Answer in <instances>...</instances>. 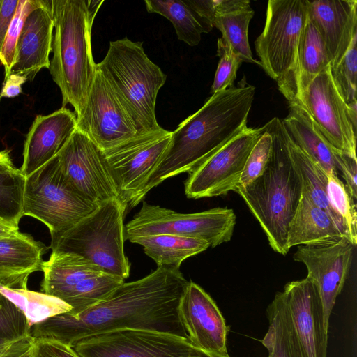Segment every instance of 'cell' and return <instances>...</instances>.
Masks as SVG:
<instances>
[{"mask_svg": "<svg viewBox=\"0 0 357 357\" xmlns=\"http://www.w3.org/2000/svg\"><path fill=\"white\" fill-rule=\"evenodd\" d=\"M188 283L179 268L158 266L142 279L124 282L106 299L77 314L66 312L34 324L31 335L70 347L87 336L123 329L153 331L188 339L178 314Z\"/></svg>", "mask_w": 357, "mask_h": 357, "instance_id": "obj_1", "label": "cell"}, {"mask_svg": "<svg viewBox=\"0 0 357 357\" xmlns=\"http://www.w3.org/2000/svg\"><path fill=\"white\" fill-rule=\"evenodd\" d=\"M215 93L172 132L168 147L137 196L133 207L165 179L190 172L247 128L255 88L243 77Z\"/></svg>", "mask_w": 357, "mask_h": 357, "instance_id": "obj_2", "label": "cell"}, {"mask_svg": "<svg viewBox=\"0 0 357 357\" xmlns=\"http://www.w3.org/2000/svg\"><path fill=\"white\" fill-rule=\"evenodd\" d=\"M104 0H52L53 56L49 70L77 117L84 108L97 68L91 47L94 19Z\"/></svg>", "mask_w": 357, "mask_h": 357, "instance_id": "obj_3", "label": "cell"}, {"mask_svg": "<svg viewBox=\"0 0 357 357\" xmlns=\"http://www.w3.org/2000/svg\"><path fill=\"white\" fill-rule=\"evenodd\" d=\"M273 139L272 153L264 172L252 183L238 186L243 198L259 222L271 248L287 255L289 225L301 197L298 175L288 148L282 120L274 117L264 125Z\"/></svg>", "mask_w": 357, "mask_h": 357, "instance_id": "obj_4", "label": "cell"}, {"mask_svg": "<svg viewBox=\"0 0 357 357\" xmlns=\"http://www.w3.org/2000/svg\"><path fill=\"white\" fill-rule=\"evenodd\" d=\"M97 68L112 87L138 135L162 127L157 121L158 93L166 75L146 55L142 43L125 37L111 41Z\"/></svg>", "mask_w": 357, "mask_h": 357, "instance_id": "obj_5", "label": "cell"}, {"mask_svg": "<svg viewBox=\"0 0 357 357\" xmlns=\"http://www.w3.org/2000/svg\"><path fill=\"white\" fill-rule=\"evenodd\" d=\"M307 17L306 0H269L264 30L255 41L259 65L277 82L289 105L303 106L298 51Z\"/></svg>", "mask_w": 357, "mask_h": 357, "instance_id": "obj_6", "label": "cell"}, {"mask_svg": "<svg viewBox=\"0 0 357 357\" xmlns=\"http://www.w3.org/2000/svg\"><path fill=\"white\" fill-rule=\"evenodd\" d=\"M126 209L117 198L102 203L72 227L51 235L52 252L81 257L103 273L126 279L130 273L124 252Z\"/></svg>", "mask_w": 357, "mask_h": 357, "instance_id": "obj_7", "label": "cell"}, {"mask_svg": "<svg viewBox=\"0 0 357 357\" xmlns=\"http://www.w3.org/2000/svg\"><path fill=\"white\" fill-rule=\"evenodd\" d=\"M98 206L71 184L58 155L26 177L23 215L44 223L51 235L72 227Z\"/></svg>", "mask_w": 357, "mask_h": 357, "instance_id": "obj_8", "label": "cell"}, {"mask_svg": "<svg viewBox=\"0 0 357 357\" xmlns=\"http://www.w3.org/2000/svg\"><path fill=\"white\" fill-rule=\"evenodd\" d=\"M234 211L215 208L179 213L142 202L140 210L124 226L125 239L158 234L176 235L206 241L214 248L231 240L236 225Z\"/></svg>", "mask_w": 357, "mask_h": 357, "instance_id": "obj_9", "label": "cell"}, {"mask_svg": "<svg viewBox=\"0 0 357 357\" xmlns=\"http://www.w3.org/2000/svg\"><path fill=\"white\" fill-rule=\"evenodd\" d=\"M171 135L172 132L161 128L103 151L119 192V200L127 208L133 207L137 196L160 162Z\"/></svg>", "mask_w": 357, "mask_h": 357, "instance_id": "obj_10", "label": "cell"}, {"mask_svg": "<svg viewBox=\"0 0 357 357\" xmlns=\"http://www.w3.org/2000/svg\"><path fill=\"white\" fill-rule=\"evenodd\" d=\"M264 132V126L247 127L189 172L185 182V195L197 199L236 192L247 158Z\"/></svg>", "mask_w": 357, "mask_h": 357, "instance_id": "obj_11", "label": "cell"}, {"mask_svg": "<svg viewBox=\"0 0 357 357\" xmlns=\"http://www.w3.org/2000/svg\"><path fill=\"white\" fill-rule=\"evenodd\" d=\"M72 347L79 357H190L194 346L172 334L123 329L85 337Z\"/></svg>", "mask_w": 357, "mask_h": 357, "instance_id": "obj_12", "label": "cell"}, {"mask_svg": "<svg viewBox=\"0 0 357 357\" xmlns=\"http://www.w3.org/2000/svg\"><path fill=\"white\" fill-rule=\"evenodd\" d=\"M58 157L67 178L86 199L98 206L119 199L103 151L85 134L76 129Z\"/></svg>", "mask_w": 357, "mask_h": 357, "instance_id": "obj_13", "label": "cell"}, {"mask_svg": "<svg viewBox=\"0 0 357 357\" xmlns=\"http://www.w3.org/2000/svg\"><path fill=\"white\" fill-rule=\"evenodd\" d=\"M303 107L328 143L337 151L356 158V131L347 104L337 91L328 66L310 83L301 96Z\"/></svg>", "mask_w": 357, "mask_h": 357, "instance_id": "obj_14", "label": "cell"}, {"mask_svg": "<svg viewBox=\"0 0 357 357\" xmlns=\"http://www.w3.org/2000/svg\"><path fill=\"white\" fill-rule=\"evenodd\" d=\"M77 130L102 151L138 135L130 118L98 68L84 108L77 117Z\"/></svg>", "mask_w": 357, "mask_h": 357, "instance_id": "obj_15", "label": "cell"}, {"mask_svg": "<svg viewBox=\"0 0 357 357\" xmlns=\"http://www.w3.org/2000/svg\"><path fill=\"white\" fill-rule=\"evenodd\" d=\"M354 248L347 238L342 237L332 242L298 245L293 255L294 261L305 266L307 277L318 289L328 329L333 308L349 273Z\"/></svg>", "mask_w": 357, "mask_h": 357, "instance_id": "obj_16", "label": "cell"}, {"mask_svg": "<svg viewBox=\"0 0 357 357\" xmlns=\"http://www.w3.org/2000/svg\"><path fill=\"white\" fill-rule=\"evenodd\" d=\"M282 293L303 357H327L328 328L315 284L306 277L288 282Z\"/></svg>", "mask_w": 357, "mask_h": 357, "instance_id": "obj_17", "label": "cell"}, {"mask_svg": "<svg viewBox=\"0 0 357 357\" xmlns=\"http://www.w3.org/2000/svg\"><path fill=\"white\" fill-rule=\"evenodd\" d=\"M178 314L188 339L194 347L228 354L227 337L229 328L215 301L197 284L188 281L179 303Z\"/></svg>", "mask_w": 357, "mask_h": 357, "instance_id": "obj_18", "label": "cell"}, {"mask_svg": "<svg viewBox=\"0 0 357 357\" xmlns=\"http://www.w3.org/2000/svg\"><path fill=\"white\" fill-rule=\"evenodd\" d=\"M53 30L52 0H37L24 20L8 76L32 81L41 69H49Z\"/></svg>", "mask_w": 357, "mask_h": 357, "instance_id": "obj_19", "label": "cell"}, {"mask_svg": "<svg viewBox=\"0 0 357 357\" xmlns=\"http://www.w3.org/2000/svg\"><path fill=\"white\" fill-rule=\"evenodd\" d=\"M77 129V116L66 107L37 115L26 135L20 168L28 176L56 156Z\"/></svg>", "mask_w": 357, "mask_h": 357, "instance_id": "obj_20", "label": "cell"}, {"mask_svg": "<svg viewBox=\"0 0 357 357\" xmlns=\"http://www.w3.org/2000/svg\"><path fill=\"white\" fill-rule=\"evenodd\" d=\"M306 1L307 14L323 39L331 68H334L357 35V1Z\"/></svg>", "mask_w": 357, "mask_h": 357, "instance_id": "obj_21", "label": "cell"}, {"mask_svg": "<svg viewBox=\"0 0 357 357\" xmlns=\"http://www.w3.org/2000/svg\"><path fill=\"white\" fill-rule=\"evenodd\" d=\"M47 248L31 235L19 232L0 238V285L27 289L29 275L42 270L43 255Z\"/></svg>", "mask_w": 357, "mask_h": 357, "instance_id": "obj_22", "label": "cell"}, {"mask_svg": "<svg viewBox=\"0 0 357 357\" xmlns=\"http://www.w3.org/2000/svg\"><path fill=\"white\" fill-rule=\"evenodd\" d=\"M216 0H146V10L168 19L177 38L190 46L197 45L202 33L210 32Z\"/></svg>", "mask_w": 357, "mask_h": 357, "instance_id": "obj_23", "label": "cell"}, {"mask_svg": "<svg viewBox=\"0 0 357 357\" xmlns=\"http://www.w3.org/2000/svg\"><path fill=\"white\" fill-rule=\"evenodd\" d=\"M287 116L282 121L291 140L327 174L337 176V153L317 128L306 109L289 105Z\"/></svg>", "mask_w": 357, "mask_h": 357, "instance_id": "obj_24", "label": "cell"}, {"mask_svg": "<svg viewBox=\"0 0 357 357\" xmlns=\"http://www.w3.org/2000/svg\"><path fill=\"white\" fill-rule=\"evenodd\" d=\"M345 237L328 214L301 195L289 225L287 247L319 244Z\"/></svg>", "mask_w": 357, "mask_h": 357, "instance_id": "obj_25", "label": "cell"}, {"mask_svg": "<svg viewBox=\"0 0 357 357\" xmlns=\"http://www.w3.org/2000/svg\"><path fill=\"white\" fill-rule=\"evenodd\" d=\"M254 15L249 0H216L213 26L240 56L243 62L257 63L248 42V26Z\"/></svg>", "mask_w": 357, "mask_h": 357, "instance_id": "obj_26", "label": "cell"}, {"mask_svg": "<svg viewBox=\"0 0 357 357\" xmlns=\"http://www.w3.org/2000/svg\"><path fill=\"white\" fill-rule=\"evenodd\" d=\"M41 271L42 291L60 299L79 281L103 273L81 257L58 252H52L49 259L43 261Z\"/></svg>", "mask_w": 357, "mask_h": 357, "instance_id": "obj_27", "label": "cell"}, {"mask_svg": "<svg viewBox=\"0 0 357 357\" xmlns=\"http://www.w3.org/2000/svg\"><path fill=\"white\" fill-rule=\"evenodd\" d=\"M287 142L290 157L301 181V195L325 211L342 234L349 239L343 222L335 213L328 200V174L316 165L289 135Z\"/></svg>", "mask_w": 357, "mask_h": 357, "instance_id": "obj_28", "label": "cell"}, {"mask_svg": "<svg viewBox=\"0 0 357 357\" xmlns=\"http://www.w3.org/2000/svg\"><path fill=\"white\" fill-rule=\"evenodd\" d=\"M266 315L268 328L261 342L268 351L267 357H303L282 291L275 294Z\"/></svg>", "mask_w": 357, "mask_h": 357, "instance_id": "obj_29", "label": "cell"}, {"mask_svg": "<svg viewBox=\"0 0 357 357\" xmlns=\"http://www.w3.org/2000/svg\"><path fill=\"white\" fill-rule=\"evenodd\" d=\"M129 241L141 245L145 254L153 259L158 266L179 268L185 259L210 247L203 240L169 234L136 237Z\"/></svg>", "mask_w": 357, "mask_h": 357, "instance_id": "obj_30", "label": "cell"}, {"mask_svg": "<svg viewBox=\"0 0 357 357\" xmlns=\"http://www.w3.org/2000/svg\"><path fill=\"white\" fill-rule=\"evenodd\" d=\"M298 64L301 96L314 77L330 66L323 39L308 14L300 38Z\"/></svg>", "mask_w": 357, "mask_h": 357, "instance_id": "obj_31", "label": "cell"}, {"mask_svg": "<svg viewBox=\"0 0 357 357\" xmlns=\"http://www.w3.org/2000/svg\"><path fill=\"white\" fill-rule=\"evenodd\" d=\"M0 292L24 314L29 326L52 317L66 313L72 307L53 296L27 289H12L0 285Z\"/></svg>", "mask_w": 357, "mask_h": 357, "instance_id": "obj_32", "label": "cell"}, {"mask_svg": "<svg viewBox=\"0 0 357 357\" xmlns=\"http://www.w3.org/2000/svg\"><path fill=\"white\" fill-rule=\"evenodd\" d=\"M123 282L119 277L102 273L79 281L61 300L72 307L68 313L75 315L106 299Z\"/></svg>", "mask_w": 357, "mask_h": 357, "instance_id": "obj_33", "label": "cell"}, {"mask_svg": "<svg viewBox=\"0 0 357 357\" xmlns=\"http://www.w3.org/2000/svg\"><path fill=\"white\" fill-rule=\"evenodd\" d=\"M26 177L20 169L0 172V218L18 227L22 213Z\"/></svg>", "mask_w": 357, "mask_h": 357, "instance_id": "obj_34", "label": "cell"}, {"mask_svg": "<svg viewBox=\"0 0 357 357\" xmlns=\"http://www.w3.org/2000/svg\"><path fill=\"white\" fill-rule=\"evenodd\" d=\"M327 195L335 213L343 222L349 241L357 244V212L356 201L337 176L328 174Z\"/></svg>", "mask_w": 357, "mask_h": 357, "instance_id": "obj_35", "label": "cell"}, {"mask_svg": "<svg viewBox=\"0 0 357 357\" xmlns=\"http://www.w3.org/2000/svg\"><path fill=\"white\" fill-rule=\"evenodd\" d=\"M357 35L340 63L331 73L335 86L347 104L356 100V74H357Z\"/></svg>", "mask_w": 357, "mask_h": 357, "instance_id": "obj_36", "label": "cell"}, {"mask_svg": "<svg viewBox=\"0 0 357 357\" xmlns=\"http://www.w3.org/2000/svg\"><path fill=\"white\" fill-rule=\"evenodd\" d=\"M217 55L219 61L211 89V94L233 85L237 70L243 62L240 56L222 37L218 40Z\"/></svg>", "mask_w": 357, "mask_h": 357, "instance_id": "obj_37", "label": "cell"}, {"mask_svg": "<svg viewBox=\"0 0 357 357\" xmlns=\"http://www.w3.org/2000/svg\"><path fill=\"white\" fill-rule=\"evenodd\" d=\"M36 3L37 0H19L18 1L17 8L8 30L0 54V61L5 70L4 78L8 76L13 65L15 47L24 20Z\"/></svg>", "mask_w": 357, "mask_h": 357, "instance_id": "obj_38", "label": "cell"}, {"mask_svg": "<svg viewBox=\"0 0 357 357\" xmlns=\"http://www.w3.org/2000/svg\"><path fill=\"white\" fill-rule=\"evenodd\" d=\"M272 148V136L265 128V132L257 142L247 158L240 178L239 186L252 183L264 172L271 158Z\"/></svg>", "mask_w": 357, "mask_h": 357, "instance_id": "obj_39", "label": "cell"}, {"mask_svg": "<svg viewBox=\"0 0 357 357\" xmlns=\"http://www.w3.org/2000/svg\"><path fill=\"white\" fill-rule=\"evenodd\" d=\"M31 334L24 313L0 292V337L15 338Z\"/></svg>", "mask_w": 357, "mask_h": 357, "instance_id": "obj_40", "label": "cell"}, {"mask_svg": "<svg viewBox=\"0 0 357 357\" xmlns=\"http://www.w3.org/2000/svg\"><path fill=\"white\" fill-rule=\"evenodd\" d=\"M34 342L31 334L15 338L0 337V357H33Z\"/></svg>", "mask_w": 357, "mask_h": 357, "instance_id": "obj_41", "label": "cell"}, {"mask_svg": "<svg viewBox=\"0 0 357 357\" xmlns=\"http://www.w3.org/2000/svg\"><path fill=\"white\" fill-rule=\"evenodd\" d=\"M33 357H79L73 348L61 342L35 338Z\"/></svg>", "mask_w": 357, "mask_h": 357, "instance_id": "obj_42", "label": "cell"}, {"mask_svg": "<svg viewBox=\"0 0 357 357\" xmlns=\"http://www.w3.org/2000/svg\"><path fill=\"white\" fill-rule=\"evenodd\" d=\"M337 169L345 181V187L356 201L357 199V159L353 158L344 153H337Z\"/></svg>", "mask_w": 357, "mask_h": 357, "instance_id": "obj_43", "label": "cell"}, {"mask_svg": "<svg viewBox=\"0 0 357 357\" xmlns=\"http://www.w3.org/2000/svg\"><path fill=\"white\" fill-rule=\"evenodd\" d=\"M19 0H0V54Z\"/></svg>", "mask_w": 357, "mask_h": 357, "instance_id": "obj_44", "label": "cell"}, {"mask_svg": "<svg viewBox=\"0 0 357 357\" xmlns=\"http://www.w3.org/2000/svg\"><path fill=\"white\" fill-rule=\"evenodd\" d=\"M26 79L17 75H10L4 79L3 87L0 92L1 96L5 98H13L17 96L22 91V85Z\"/></svg>", "mask_w": 357, "mask_h": 357, "instance_id": "obj_45", "label": "cell"}, {"mask_svg": "<svg viewBox=\"0 0 357 357\" xmlns=\"http://www.w3.org/2000/svg\"><path fill=\"white\" fill-rule=\"evenodd\" d=\"M19 232V227L0 218V238L11 236Z\"/></svg>", "mask_w": 357, "mask_h": 357, "instance_id": "obj_46", "label": "cell"}, {"mask_svg": "<svg viewBox=\"0 0 357 357\" xmlns=\"http://www.w3.org/2000/svg\"><path fill=\"white\" fill-rule=\"evenodd\" d=\"M15 168L10 158L9 151L3 150L0 151V172Z\"/></svg>", "mask_w": 357, "mask_h": 357, "instance_id": "obj_47", "label": "cell"}, {"mask_svg": "<svg viewBox=\"0 0 357 357\" xmlns=\"http://www.w3.org/2000/svg\"><path fill=\"white\" fill-rule=\"evenodd\" d=\"M190 357H230L228 354H220L213 352H208L195 347H193Z\"/></svg>", "mask_w": 357, "mask_h": 357, "instance_id": "obj_48", "label": "cell"}, {"mask_svg": "<svg viewBox=\"0 0 357 357\" xmlns=\"http://www.w3.org/2000/svg\"><path fill=\"white\" fill-rule=\"evenodd\" d=\"M349 114L350 117V120L352 124V126L355 131H356L357 128V100L347 104Z\"/></svg>", "mask_w": 357, "mask_h": 357, "instance_id": "obj_49", "label": "cell"}, {"mask_svg": "<svg viewBox=\"0 0 357 357\" xmlns=\"http://www.w3.org/2000/svg\"><path fill=\"white\" fill-rule=\"evenodd\" d=\"M1 98H2V97L1 96V94H0V103H1Z\"/></svg>", "mask_w": 357, "mask_h": 357, "instance_id": "obj_50", "label": "cell"}]
</instances>
